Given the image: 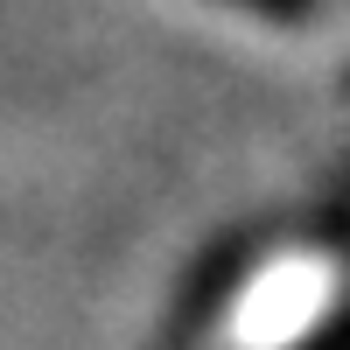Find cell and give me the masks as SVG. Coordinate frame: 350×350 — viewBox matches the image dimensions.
Instances as JSON below:
<instances>
[{
  "instance_id": "cell-1",
  "label": "cell",
  "mask_w": 350,
  "mask_h": 350,
  "mask_svg": "<svg viewBox=\"0 0 350 350\" xmlns=\"http://www.w3.org/2000/svg\"><path fill=\"white\" fill-rule=\"evenodd\" d=\"M343 301V267L323 245H280L239 273L231 308L217 315L224 350H308Z\"/></svg>"
},
{
  "instance_id": "cell-2",
  "label": "cell",
  "mask_w": 350,
  "mask_h": 350,
  "mask_svg": "<svg viewBox=\"0 0 350 350\" xmlns=\"http://www.w3.org/2000/svg\"><path fill=\"white\" fill-rule=\"evenodd\" d=\"M231 8H245V14H267V21H301L315 0H231Z\"/></svg>"
}]
</instances>
